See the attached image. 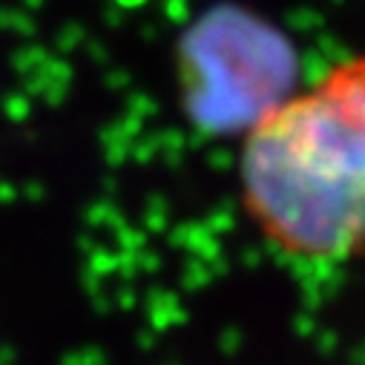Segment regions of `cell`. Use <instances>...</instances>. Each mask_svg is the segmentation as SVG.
Segmentation results:
<instances>
[{
    "label": "cell",
    "instance_id": "obj_2",
    "mask_svg": "<svg viewBox=\"0 0 365 365\" xmlns=\"http://www.w3.org/2000/svg\"><path fill=\"white\" fill-rule=\"evenodd\" d=\"M187 58L205 63L185 61V86L193 89L213 78V93H207L199 107L210 110V124L233 127L230 113V86H239L242 107L250 118V127L282 104L291 93L294 78V58L288 43L279 38L277 29H270L253 18L230 15L205 26L187 49ZM247 127V130H250Z\"/></svg>",
    "mask_w": 365,
    "mask_h": 365
},
{
    "label": "cell",
    "instance_id": "obj_1",
    "mask_svg": "<svg viewBox=\"0 0 365 365\" xmlns=\"http://www.w3.org/2000/svg\"><path fill=\"white\" fill-rule=\"evenodd\" d=\"M239 199L259 236L288 259L365 256V58L336 63L245 130Z\"/></svg>",
    "mask_w": 365,
    "mask_h": 365
}]
</instances>
